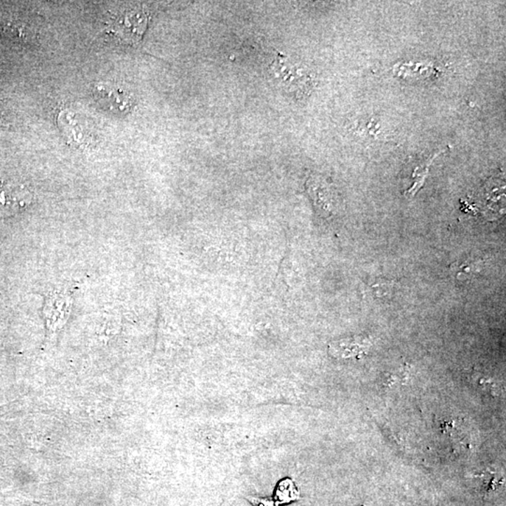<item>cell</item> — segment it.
Here are the masks:
<instances>
[{
	"label": "cell",
	"instance_id": "cell-7",
	"mask_svg": "<svg viewBox=\"0 0 506 506\" xmlns=\"http://www.w3.org/2000/svg\"><path fill=\"white\" fill-rule=\"evenodd\" d=\"M248 500L253 506H279L273 498L267 497H248Z\"/></svg>",
	"mask_w": 506,
	"mask_h": 506
},
{
	"label": "cell",
	"instance_id": "cell-8",
	"mask_svg": "<svg viewBox=\"0 0 506 506\" xmlns=\"http://www.w3.org/2000/svg\"><path fill=\"white\" fill-rule=\"evenodd\" d=\"M393 284H391L390 281H379V284H377L376 285H374L373 288L374 289H376V295H390V291L392 290Z\"/></svg>",
	"mask_w": 506,
	"mask_h": 506
},
{
	"label": "cell",
	"instance_id": "cell-6",
	"mask_svg": "<svg viewBox=\"0 0 506 506\" xmlns=\"http://www.w3.org/2000/svg\"><path fill=\"white\" fill-rule=\"evenodd\" d=\"M482 267V260L468 259L463 262H455L451 265V270L454 272L455 278L464 281L479 274Z\"/></svg>",
	"mask_w": 506,
	"mask_h": 506
},
{
	"label": "cell",
	"instance_id": "cell-5",
	"mask_svg": "<svg viewBox=\"0 0 506 506\" xmlns=\"http://www.w3.org/2000/svg\"><path fill=\"white\" fill-rule=\"evenodd\" d=\"M273 499L281 505H287L299 499V491L295 484L289 478H285L277 484Z\"/></svg>",
	"mask_w": 506,
	"mask_h": 506
},
{
	"label": "cell",
	"instance_id": "cell-4",
	"mask_svg": "<svg viewBox=\"0 0 506 506\" xmlns=\"http://www.w3.org/2000/svg\"><path fill=\"white\" fill-rule=\"evenodd\" d=\"M370 346V343L367 340L361 339H346L337 340L332 342L329 345V353L333 357H342V359H349L352 357H357L366 350Z\"/></svg>",
	"mask_w": 506,
	"mask_h": 506
},
{
	"label": "cell",
	"instance_id": "cell-1",
	"mask_svg": "<svg viewBox=\"0 0 506 506\" xmlns=\"http://www.w3.org/2000/svg\"><path fill=\"white\" fill-rule=\"evenodd\" d=\"M147 11L142 6H130L117 11L106 22L109 36L125 44H138L147 29Z\"/></svg>",
	"mask_w": 506,
	"mask_h": 506
},
{
	"label": "cell",
	"instance_id": "cell-2",
	"mask_svg": "<svg viewBox=\"0 0 506 506\" xmlns=\"http://www.w3.org/2000/svg\"><path fill=\"white\" fill-rule=\"evenodd\" d=\"M32 202V194L23 185L4 184L0 186V216L20 213Z\"/></svg>",
	"mask_w": 506,
	"mask_h": 506
},
{
	"label": "cell",
	"instance_id": "cell-3",
	"mask_svg": "<svg viewBox=\"0 0 506 506\" xmlns=\"http://www.w3.org/2000/svg\"><path fill=\"white\" fill-rule=\"evenodd\" d=\"M95 97L114 114H126L133 107V98L124 89L111 84L100 83L95 86Z\"/></svg>",
	"mask_w": 506,
	"mask_h": 506
}]
</instances>
